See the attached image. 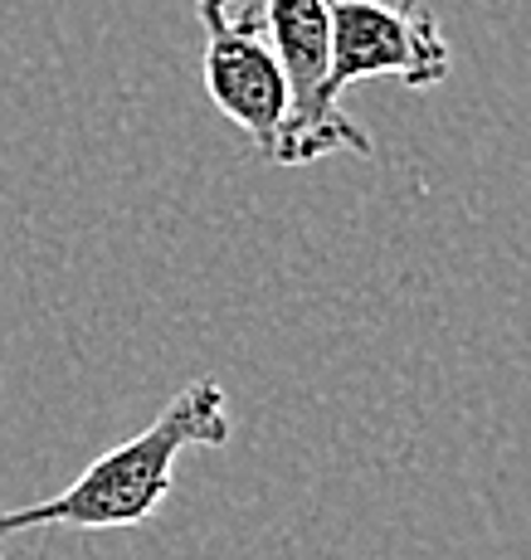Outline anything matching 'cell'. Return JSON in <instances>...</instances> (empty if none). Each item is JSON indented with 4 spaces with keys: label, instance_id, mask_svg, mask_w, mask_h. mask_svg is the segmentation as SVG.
<instances>
[{
    "label": "cell",
    "instance_id": "obj_1",
    "mask_svg": "<svg viewBox=\"0 0 531 560\" xmlns=\"http://www.w3.org/2000/svg\"><path fill=\"white\" fill-rule=\"evenodd\" d=\"M230 444V400L220 381H191L142 434L97 454L64 492L0 512V541L20 532H132L161 512L176 488V463L191 448Z\"/></svg>",
    "mask_w": 531,
    "mask_h": 560
},
{
    "label": "cell",
    "instance_id": "obj_2",
    "mask_svg": "<svg viewBox=\"0 0 531 560\" xmlns=\"http://www.w3.org/2000/svg\"><path fill=\"white\" fill-rule=\"evenodd\" d=\"M258 30L268 39L278 73L288 89L284 132L274 142L278 166H312L322 156L356 152L371 156V137L342 113V98L327 89L332 73V25H327V0H264L258 10Z\"/></svg>",
    "mask_w": 531,
    "mask_h": 560
},
{
    "label": "cell",
    "instance_id": "obj_3",
    "mask_svg": "<svg viewBox=\"0 0 531 560\" xmlns=\"http://www.w3.org/2000/svg\"><path fill=\"white\" fill-rule=\"evenodd\" d=\"M332 73L342 93L366 79H395L405 89H435L449 79L453 54L425 0H327Z\"/></svg>",
    "mask_w": 531,
    "mask_h": 560
},
{
    "label": "cell",
    "instance_id": "obj_4",
    "mask_svg": "<svg viewBox=\"0 0 531 560\" xmlns=\"http://www.w3.org/2000/svg\"><path fill=\"white\" fill-rule=\"evenodd\" d=\"M195 20L205 35V93L220 107V117H230L268 161L278 132H284L288 89L268 54L264 30H258V15L234 10V0H195Z\"/></svg>",
    "mask_w": 531,
    "mask_h": 560
}]
</instances>
